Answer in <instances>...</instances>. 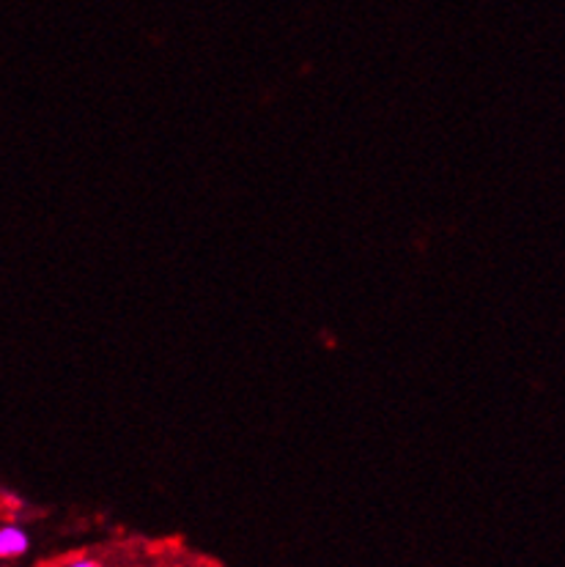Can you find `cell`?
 I'll return each instance as SVG.
<instances>
[{
  "instance_id": "cell-2",
  "label": "cell",
  "mask_w": 565,
  "mask_h": 567,
  "mask_svg": "<svg viewBox=\"0 0 565 567\" xmlns=\"http://www.w3.org/2000/svg\"><path fill=\"white\" fill-rule=\"evenodd\" d=\"M63 567H105V563H100V559H94V557H74V559H69Z\"/></svg>"
},
{
  "instance_id": "cell-1",
  "label": "cell",
  "mask_w": 565,
  "mask_h": 567,
  "mask_svg": "<svg viewBox=\"0 0 565 567\" xmlns=\"http://www.w3.org/2000/svg\"><path fill=\"white\" fill-rule=\"evenodd\" d=\"M28 551H31V532L14 520L0 524V563H17L28 557Z\"/></svg>"
},
{
  "instance_id": "cell-3",
  "label": "cell",
  "mask_w": 565,
  "mask_h": 567,
  "mask_svg": "<svg viewBox=\"0 0 565 567\" xmlns=\"http://www.w3.org/2000/svg\"><path fill=\"white\" fill-rule=\"evenodd\" d=\"M0 567H9V565H6V563H0Z\"/></svg>"
}]
</instances>
